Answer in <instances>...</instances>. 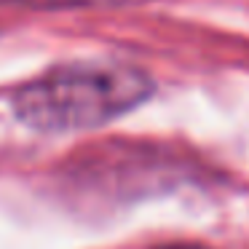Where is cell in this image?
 Instances as JSON below:
<instances>
[{
  "label": "cell",
  "mask_w": 249,
  "mask_h": 249,
  "mask_svg": "<svg viewBox=\"0 0 249 249\" xmlns=\"http://www.w3.org/2000/svg\"><path fill=\"white\" fill-rule=\"evenodd\" d=\"M158 249H206V247H201V244H166V247Z\"/></svg>",
  "instance_id": "2"
},
{
  "label": "cell",
  "mask_w": 249,
  "mask_h": 249,
  "mask_svg": "<svg viewBox=\"0 0 249 249\" xmlns=\"http://www.w3.org/2000/svg\"><path fill=\"white\" fill-rule=\"evenodd\" d=\"M153 94L140 67L121 62L62 65L27 81L14 94V113L38 131H81L131 113Z\"/></svg>",
  "instance_id": "1"
}]
</instances>
